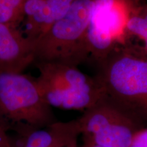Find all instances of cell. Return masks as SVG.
Returning a JSON list of instances; mask_svg holds the SVG:
<instances>
[{
	"label": "cell",
	"instance_id": "cell-1",
	"mask_svg": "<svg viewBox=\"0 0 147 147\" xmlns=\"http://www.w3.org/2000/svg\"><path fill=\"white\" fill-rule=\"evenodd\" d=\"M97 64L95 77L106 96L137 119H147V55L122 47Z\"/></svg>",
	"mask_w": 147,
	"mask_h": 147
},
{
	"label": "cell",
	"instance_id": "cell-2",
	"mask_svg": "<svg viewBox=\"0 0 147 147\" xmlns=\"http://www.w3.org/2000/svg\"><path fill=\"white\" fill-rule=\"evenodd\" d=\"M57 122L36 78L23 73L0 74V127L20 138Z\"/></svg>",
	"mask_w": 147,
	"mask_h": 147
},
{
	"label": "cell",
	"instance_id": "cell-3",
	"mask_svg": "<svg viewBox=\"0 0 147 147\" xmlns=\"http://www.w3.org/2000/svg\"><path fill=\"white\" fill-rule=\"evenodd\" d=\"M95 0H75L68 11L34 42L36 62L78 66L89 57L87 32Z\"/></svg>",
	"mask_w": 147,
	"mask_h": 147
},
{
	"label": "cell",
	"instance_id": "cell-4",
	"mask_svg": "<svg viewBox=\"0 0 147 147\" xmlns=\"http://www.w3.org/2000/svg\"><path fill=\"white\" fill-rule=\"evenodd\" d=\"M36 78L40 91L51 108L87 110L106 97L96 77L81 71L76 66L56 62H36Z\"/></svg>",
	"mask_w": 147,
	"mask_h": 147
},
{
	"label": "cell",
	"instance_id": "cell-5",
	"mask_svg": "<svg viewBox=\"0 0 147 147\" xmlns=\"http://www.w3.org/2000/svg\"><path fill=\"white\" fill-rule=\"evenodd\" d=\"M137 119L106 96L78 119L85 144L129 147L136 132Z\"/></svg>",
	"mask_w": 147,
	"mask_h": 147
},
{
	"label": "cell",
	"instance_id": "cell-6",
	"mask_svg": "<svg viewBox=\"0 0 147 147\" xmlns=\"http://www.w3.org/2000/svg\"><path fill=\"white\" fill-rule=\"evenodd\" d=\"M134 0H95L87 32L89 57L97 63L127 44Z\"/></svg>",
	"mask_w": 147,
	"mask_h": 147
},
{
	"label": "cell",
	"instance_id": "cell-7",
	"mask_svg": "<svg viewBox=\"0 0 147 147\" xmlns=\"http://www.w3.org/2000/svg\"><path fill=\"white\" fill-rule=\"evenodd\" d=\"M35 62L34 42L18 26L0 23V74L23 73Z\"/></svg>",
	"mask_w": 147,
	"mask_h": 147
},
{
	"label": "cell",
	"instance_id": "cell-8",
	"mask_svg": "<svg viewBox=\"0 0 147 147\" xmlns=\"http://www.w3.org/2000/svg\"><path fill=\"white\" fill-rule=\"evenodd\" d=\"M75 0H26L23 33L33 42L67 12Z\"/></svg>",
	"mask_w": 147,
	"mask_h": 147
},
{
	"label": "cell",
	"instance_id": "cell-9",
	"mask_svg": "<svg viewBox=\"0 0 147 147\" xmlns=\"http://www.w3.org/2000/svg\"><path fill=\"white\" fill-rule=\"evenodd\" d=\"M79 134L78 119L68 122L57 121L25 136L12 138V147H76Z\"/></svg>",
	"mask_w": 147,
	"mask_h": 147
},
{
	"label": "cell",
	"instance_id": "cell-10",
	"mask_svg": "<svg viewBox=\"0 0 147 147\" xmlns=\"http://www.w3.org/2000/svg\"><path fill=\"white\" fill-rule=\"evenodd\" d=\"M127 44L132 48L147 55V3L134 0L127 26Z\"/></svg>",
	"mask_w": 147,
	"mask_h": 147
},
{
	"label": "cell",
	"instance_id": "cell-11",
	"mask_svg": "<svg viewBox=\"0 0 147 147\" xmlns=\"http://www.w3.org/2000/svg\"><path fill=\"white\" fill-rule=\"evenodd\" d=\"M26 0H0V23L18 25L23 21Z\"/></svg>",
	"mask_w": 147,
	"mask_h": 147
},
{
	"label": "cell",
	"instance_id": "cell-12",
	"mask_svg": "<svg viewBox=\"0 0 147 147\" xmlns=\"http://www.w3.org/2000/svg\"><path fill=\"white\" fill-rule=\"evenodd\" d=\"M129 147H147V129L136 132Z\"/></svg>",
	"mask_w": 147,
	"mask_h": 147
},
{
	"label": "cell",
	"instance_id": "cell-13",
	"mask_svg": "<svg viewBox=\"0 0 147 147\" xmlns=\"http://www.w3.org/2000/svg\"><path fill=\"white\" fill-rule=\"evenodd\" d=\"M12 137L0 127V147H12Z\"/></svg>",
	"mask_w": 147,
	"mask_h": 147
},
{
	"label": "cell",
	"instance_id": "cell-14",
	"mask_svg": "<svg viewBox=\"0 0 147 147\" xmlns=\"http://www.w3.org/2000/svg\"><path fill=\"white\" fill-rule=\"evenodd\" d=\"M83 147H103L100 146H97V145L94 144H85V145Z\"/></svg>",
	"mask_w": 147,
	"mask_h": 147
}]
</instances>
